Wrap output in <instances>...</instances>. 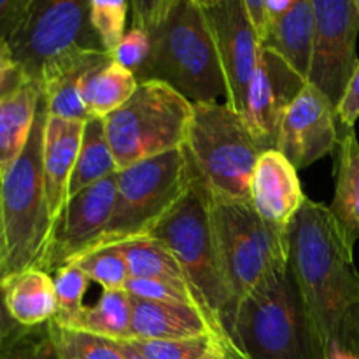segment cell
<instances>
[{
  "label": "cell",
  "mask_w": 359,
  "mask_h": 359,
  "mask_svg": "<svg viewBox=\"0 0 359 359\" xmlns=\"http://www.w3.org/2000/svg\"><path fill=\"white\" fill-rule=\"evenodd\" d=\"M356 241L330 205L307 198L287 235V263L309 323L325 353L359 358V270Z\"/></svg>",
  "instance_id": "1"
},
{
  "label": "cell",
  "mask_w": 359,
  "mask_h": 359,
  "mask_svg": "<svg viewBox=\"0 0 359 359\" xmlns=\"http://www.w3.org/2000/svg\"><path fill=\"white\" fill-rule=\"evenodd\" d=\"M146 237L170 249L210 321L233 344L230 330L237 304L221 262L209 193L195 172L186 195Z\"/></svg>",
  "instance_id": "2"
},
{
  "label": "cell",
  "mask_w": 359,
  "mask_h": 359,
  "mask_svg": "<svg viewBox=\"0 0 359 359\" xmlns=\"http://www.w3.org/2000/svg\"><path fill=\"white\" fill-rule=\"evenodd\" d=\"M151 51L137 81H161L189 102H226V84L203 7L177 0L149 32Z\"/></svg>",
  "instance_id": "3"
},
{
  "label": "cell",
  "mask_w": 359,
  "mask_h": 359,
  "mask_svg": "<svg viewBox=\"0 0 359 359\" xmlns=\"http://www.w3.org/2000/svg\"><path fill=\"white\" fill-rule=\"evenodd\" d=\"M230 335L244 359H326L290 270L237 302Z\"/></svg>",
  "instance_id": "4"
},
{
  "label": "cell",
  "mask_w": 359,
  "mask_h": 359,
  "mask_svg": "<svg viewBox=\"0 0 359 359\" xmlns=\"http://www.w3.org/2000/svg\"><path fill=\"white\" fill-rule=\"evenodd\" d=\"M48 118L44 95L30 139L16 161L0 174V216L6 256L4 276L25 269H42L53 235L42 172V142Z\"/></svg>",
  "instance_id": "5"
},
{
  "label": "cell",
  "mask_w": 359,
  "mask_h": 359,
  "mask_svg": "<svg viewBox=\"0 0 359 359\" xmlns=\"http://www.w3.org/2000/svg\"><path fill=\"white\" fill-rule=\"evenodd\" d=\"M189 165L212 200L248 202L263 153L242 114L226 102H196L184 146Z\"/></svg>",
  "instance_id": "6"
},
{
  "label": "cell",
  "mask_w": 359,
  "mask_h": 359,
  "mask_svg": "<svg viewBox=\"0 0 359 359\" xmlns=\"http://www.w3.org/2000/svg\"><path fill=\"white\" fill-rule=\"evenodd\" d=\"M193 119V102L161 81L139 83L132 97L104 118L118 170L182 149Z\"/></svg>",
  "instance_id": "7"
},
{
  "label": "cell",
  "mask_w": 359,
  "mask_h": 359,
  "mask_svg": "<svg viewBox=\"0 0 359 359\" xmlns=\"http://www.w3.org/2000/svg\"><path fill=\"white\" fill-rule=\"evenodd\" d=\"M191 179L184 147L118 170L111 221L93 249L146 237L186 195Z\"/></svg>",
  "instance_id": "8"
},
{
  "label": "cell",
  "mask_w": 359,
  "mask_h": 359,
  "mask_svg": "<svg viewBox=\"0 0 359 359\" xmlns=\"http://www.w3.org/2000/svg\"><path fill=\"white\" fill-rule=\"evenodd\" d=\"M210 200L214 233L235 304L287 266V235L279 233L251 202Z\"/></svg>",
  "instance_id": "9"
},
{
  "label": "cell",
  "mask_w": 359,
  "mask_h": 359,
  "mask_svg": "<svg viewBox=\"0 0 359 359\" xmlns=\"http://www.w3.org/2000/svg\"><path fill=\"white\" fill-rule=\"evenodd\" d=\"M14 60L39 84L49 67L84 51H105L91 23V0H32L9 39Z\"/></svg>",
  "instance_id": "10"
},
{
  "label": "cell",
  "mask_w": 359,
  "mask_h": 359,
  "mask_svg": "<svg viewBox=\"0 0 359 359\" xmlns=\"http://www.w3.org/2000/svg\"><path fill=\"white\" fill-rule=\"evenodd\" d=\"M314 49L309 83L339 105L358 65L359 11L353 0H312Z\"/></svg>",
  "instance_id": "11"
},
{
  "label": "cell",
  "mask_w": 359,
  "mask_h": 359,
  "mask_svg": "<svg viewBox=\"0 0 359 359\" xmlns=\"http://www.w3.org/2000/svg\"><path fill=\"white\" fill-rule=\"evenodd\" d=\"M203 13L216 42L226 84V104L242 114L249 84L258 67L262 41L244 0H221L203 7Z\"/></svg>",
  "instance_id": "12"
},
{
  "label": "cell",
  "mask_w": 359,
  "mask_h": 359,
  "mask_svg": "<svg viewBox=\"0 0 359 359\" xmlns=\"http://www.w3.org/2000/svg\"><path fill=\"white\" fill-rule=\"evenodd\" d=\"M337 105L312 83H305L280 121L277 147L297 170L330 156L339 147Z\"/></svg>",
  "instance_id": "13"
},
{
  "label": "cell",
  "mask_w": 359,
  "mask_h": 359,
  "mask_svg": "<svg viewBox=\"0 0 359 359\" xmlns=\"http://www.w3.org/2000/svg\"><path fill=\"white\" fill-rule=\"evenodd\" d=\"M116 174L70 196L55 224L42 270L51 273L74 262L104 237L116 202Z\"/></svg>",
  "instance_id": "14"
},
{
  "label": "cell",
  "mask_w": 359,
  "mask_h": 359,
  "mask_svg": "<svg viewBox=\"0 0 359 359\" xmlns=\"http://www.w3.org/2000/svg\"><path fill=\"white\" fill-rule=\"evenodd\" d=\"M307 81L273 49L262 46L258 67L245 97L244 118L262 151L276 149L280 121Z\"/></svg>",
  "instance_id": "15"
},
{
  "label": "cell",
  "mask_w": 359,
  "mask_h": 359,
  "mask_svg": "<svg viewBox=\"0 0 359 359\" xmlns=\"http://www.w3.org/2000/svg\"><path fill=\"white\" fill-rule=\"evenodd\" d=\"M305 200L293 163L277 149L263 151L249 184V202L256 214L273 230L290 235L291 223Z\"/></svg>",
  "instance_id": "16"
},
{
  "label": "cell",
  "mask_w": 359,
  "mask_h": 359,
  "mask_svg": "<svg viewBox=\"0 0 359 359\" xmlns=\"http://www.w3.org/2000/svg\"><path fill=\"white\" fill-rule=\"evenodd\" d=\"M84 123L55 118L49 114L46 118L42 172H44L46 198H48L53 230L69 202V184L76 167Z\"/></svg>",
  "instance_id": "17"
},
{
  "label": "cell",
  "mask_w": 359,
  "mask_h": 359,
  "mask_svg": "<svg viewBox=\"0 0 359 359\" xmlns=\"http://www.w3.org/2000/svg\"><path fill=\"white\" fill-rule=\"evenodd\" d=\"M107 56V51H84L49 67L39 79L48 114L83 123L91 118L83 100V81Z\"/></svg>",
  "instance_id": "18"
},
{
  "label": "cell",
  "mask_w": 359,
  "mask_h": 359,
  "mask_svg": "<svg viewBox=\"0 0 359 359\" xmlns=\"http://www.w3.org/2000/svg\"><path fill=\"white\" fill-rule=\"evenodd\" d=\"M2 300L7 312L23 328L48 325L58 312L53 276L42 269H25L2 276Z\"/></svg>",
  "instance_id": "19"
},
{
  "label": "cell",
  "mask_w": 359,
  "mask_h": 359,
  "mask_svg": "<svg viewBox=\"0 0 359 359\" xmlns=\"http://www.w3.org/2000/svg\"><path fill=\"white\" fill-rule=\"evenodd\" d=\"M262 46L273 49L307 81L314 49L312 0H297L287 13L272 21Z\"/></svg>",
  "instance_id": "20"
},
{
  "label": "cell",
  "mask_w": 359,
  "mask_h": 359,
  "mask_svg": "<svg viewBox=\"0 0 359 359\" xmlns=\"http://www.w3.org/2000/svg\"><path fill=\"white\" fill-rule=\"evenodd\" d=\"M41 100V86L28 81L18 93L0 104V174L27 147Z\"/></svg>",
  "instance_id": "21"
},
{
  "label": "cell",
  "mask_w": 359,
  "mask_h": 359,
  "mask_svg": "<svg viewBox=\"0 0 359 359\" xmlns=\"http://www.w3.org/2000/svg\"><path fill=\"white\" fill-rule=\"evenodd\" d=\"M332 212L353 241L359 238V140L354 128L340 126L337 147L335 195Z\"/></svg>",
  "instance_id": "22"
},
{
  "label": "cell",
  "mask_w": 359,
  "mask_h": 359,
  "mask_svg": "<svg viewBox=\"0 0 359 359\" xmlns=\"http://www.w3.org/2000/svg\"><path fill=\"white\" fill-rule=\"evenodd\" d=\"M139 86L137 76L111 58L93 67L83 81V100L90 116L107 118L121 107Z\"/></svg>",
  "instance_id": "23"
},
{
  "label": "cell",
  "mask_w": 359,
  "mask_h": 359,
  "mask_svg": "<svg viewBox=\"0 0 359 359\" xmlns=\"http://www.w3.org/2000/svg\"><path fill=\"white\" fill-rule=\"evenodd\" d=\"M116 172H118V165H116L111 144L107 140L104 118L91 116L84 123L83 139H81L76 167H74L69 184V198L111 177Z\"/></svg>",
  "instance_id": "24"
},
{
  "label": "cell",
  "mask_w": 359,
  "mask_h": 359,
  "mask_svg": "<svg viewBox=\"0 0 359 359\" xmlns=\"http://www.w3.org/2000/svg\"><path fill=\"white\" fill-rule=\"evenodd\" d=\"M65 328L81 330L111 340H128L132 332V297L126 290H104L95 305L81 311Z\"/></svg>",
  "instance_id": "25"
},
{
  "label": "cell",
  "mask_w": 359,
  "mask_h": 359,
  "mask_svg": "<svg viewBox=\"0 0 359 359\" xmlns=\"http://www.w3.org/2000/svg\"><path fill=\"white\" fill-rule=\"evenodd\" d=\"M119 249L126 259L130 279H153L188 284L177 258L160 241H154L151 237L135 238V241L119 244Z\"/></svg>",
  "instance_id": "26"
},
{
  "label": "cell",
  "mask_w": 359,
  "mask_h": 359,
  "mask_svg": "<svg viewBox=\"0 0 359 359\" xmlns=\"http://www.w3.org/2000/svg\"><path fill=\"white\" fill-rule=\"evenodd\" d=\"M49 333L60 359H125L118 342L49 321Z\"/></svg>",
  "instance_id": "27"
},
{
  "label": "cell",
  "mask_w": 359,
  "mask_h": 359,
  "mask_svg": "<svg viewBox=\"0 0 359 359\" xmlns=\"http://www.w3.org/2000/svg\"><path fill=\"white\" fill-rule=\"evenodd\" d=\"M74 263L86 273L88 279L100 284L102 290H125L130 280L128 266L119 245L88 251L74 259Z\"/></svg>",
  "instance_id": "28"
},
{
  "label": "cell",
  "mask_w": 359,
  "mask_h": 359,
  "mask_svg": "<svg viewBox=\"0 0 359 359\" xmlns=\"http://www.w3.org/2000/svg\"><path fill=\"white\" fill-rule=\"evenodd\" d=\"M51 276L58 302V312L53 321L60 326H70L84 309L83 300L91 280L74 262L55 269Z\"/></svg>",
  "instance_id": "29"
},
{
  "label": "cell",
  "mask_w": 359,
  "mask_h": 359,
  "mask_svg": "<svg viewBox=\"0 0 359 359\" xmlns=\"http://www.w3.org/2000/svg\"><path fill=\"white\" fill-rule=\"evenodd\" d=\"M0 359H60L49 326L20 328L0 347Z\"/></svg>",
  "instance_id": "30"
},
{
  "label": "cell",
  "mask_w": 359,
  "mask_h": 359,
  "mask_svg": "<svg viewBox=\"0 0 359 359\" xmlns=\"http://www.w3.org/2000/svg\"><path fill=\"white\" fill-rule=\"evenodd\" d=\"M128 6V0H91V23L109 55L126 34Z\"/></svg>",
  "instance_id": "31"
},
{
  "label": "cell",
  "mask_w": 359,
  "mask_h": 359,
  "mask_svg": "<svg viewBox=\"0 0 359 359\" xmlns=\"http://www.w3.org/2000/svg\"><path fill=\"white\" fill-rule=\"evenodd\" d=\"M125 290L128 291L132 297L144 298V300L189 305V307H196L200 309V311L205 312L203 305L200 304L198 297H196L195 291H193L188 284L167 283V280H153V279H130ZM221 335H223V333H221ZM224 339H226V337H224Z\"/></svg>",
  "instance_id": "32"
},
{
  "label": "cell",
  "mask_w": 359,
  "mask_h": 359,
  "mask_svg": "<svg viewBox=\"0 0 359 359\" xmlns=\"http://www.w3.org/2000/svg\"><path fill=\"white\" fill-rule=\"evenodd\" d=\"M214 340L216 339L205 337V339L191 340H126V342L132 344L147 359H202Z\"/></svg>",
  "instance_id": "33"
},
{
  "label": "cell",
  "mask_w": 359,
  "mask_h": 359,
  "mask_svg": "<svg viewBox=\"0 0 359 359\" xmlns=\"http://www.w3.org/2000/svg\"><path fill=\"white\" fill-rule=\"evenodd\" d=\"M151 51V37L140 28H128L119 44L112 49L111 58L130 72L137 74L146 63Z\"/></svg>",
  "instance_id": "34"
},
{
  "label": "cell",
  "mask_w": 359,
  "mask_h": 359,
  "mask_svg": "<svg viewBox=\"0 0 359 359\" xmlns=\"http://www.w3.org/2000/svg\"><path fill=\"white\" fill-rule=\"evenodd\" d=\"M132 9V27L149 34L163 21L177 0H128Z\"/></svg>",
  "instance_id": "35"
},
{
  "label": "cell",
  "mask_w": 359,
  "mask_h": 359,
  "mask_svg": "<svg viewBox=\"0 0 359 359\" xmlns=\"http://www.w3.org/2000/svg\"><path fill=\"white\" fill-rule=\"evenodd\" d=\"M337 114H339L340 126L344 128H354L359 119V62L337 105Z\"/></svg>",
  "instance_id": "36"
},
{
  "label": "cell",
  "mask_w": 359,
  "mask_h": 359,
  "mask_svg": "<svg viewBox=\"0 0 359 359\" xmlns=\"http://www.w3.org/2000/svg\"><path fill=\"white\" fill-rule=\"evenodd\" d=\"M32 0H0V37L9 41Z\"/></svg>",
  "instance_id": "37"
},
{
  "label": "cell",
  "mask_w": 359,
  "mask_h": 359,
  "mask_svg": "<svg viewBox=\"0 0 359 359\" xmlns=\"http://www.w3.org/2000/svg\"><path fill=\"white\" fill-rule=\"evenodd\" d=\"M28 81H30V77L25 74V70L20 65H14L13 69L0 74V104L13 97L14 93H18Z\"/></svg>",
  "instance_id": "38"
},
{
  "label": "cell",
  "mask_w": 359,
  "mask_h": 359,
  "mask_svg": "<svg viewBox=\"0 0 359 359\" xmlns=\"http://www.w3.org/2000/svg\"><path fill=\"white\" fill-rule=\"evenodd\" d=\"M244 6L248 9L249 18L258 32L259 41H265L266 30H269V14H266V0H244Z\"/></svg>",
  "instance_id": "39"
},
{
  "label": "cell",
  "mask_w": 359,
  "mask_h": 359,
  "mask_svg": "<svg viewBox=\"0 0 359 359\" xmlns=\"http://www.w3.org/2000/svg\"><path fill=\"white\" fill-rule=\"evenodd\" d=\"M2 276H4V272L0 270V280H2ZM18 328H20V325L13 321V318H11L9 312H7L6 305H4L2 287H0V347L7 342V339H9V337L13 335Z\"/></svg>",
  "instance_id": "40"
},
{
  "label": "cell",
  "mask_w": 359,
  "mask_h": 359,
  "mask_svg": "<svg viewBox=\"0 0 359 359\" xmlns=\"http://www.w3.org/2000/svg\"><path fill=\"white\" fill-rule=\"evenodd\" d=\"M14 65H18L16 60H14L13 49L7 39L0 37V74L6 72V70L13 69Z\"/></svg>",
  "instance_id": "41"
},
{
  "label": "cell",
  "mask_w": 359,
  "mask_h": 359,
  "mask_svg": "<svg viewBox=\"0 0 359 359\" xmlns=\"http://www.w3.org/2000/svg\"><path fill=\"white\" fill-rule=\"evenodd\" d=\"M202 359H230V353H228V349L223 344L214 340L212 346H210L209 351L203 354Z\"/></svg>",
  "instance_id": "42"
},
{
  "label": "cell",
  "mask_w": 359,
  "mask_h": 359,
  "mask_svg": "<svg viewBox=\"0 0 359 359\" xmlns=\"http://www.w3.org/2000/svg\"><path fill=\"white\" fill-rule=\"evenodd\" d=\"M114 342H118L119 351H121L123 358L125 359H147L142 353H140V351H137L135 347H133L130 342H126V340H114Z\"/></svg>",
  "instance_id": "43"
},
{
  "label": "cell",
  "mask_w": 359,
  "mask_h": 359,
  "mask_svg": "<svg viewBox=\"0 0 359 359\" xmlns=\"http://www.w3.org/2000/svg\"><path fill=\"white\" fill-rule=\"evenodd\" d=\"M4 256H6V241H4V226H2V216H0V270L4 265ZM4 272V270H2Z\"/></svg>",
  "instance_id": "44"
},
{
  "label": "cell",
  "mask_w": 359,
  "mask_h": 359,
  "mask_svg": "<svg viewBox=\"0 0 359 359\" xmlns=\"http://www.w3.org/2000/svg\"><path fill=\"white\" fill-rule=\"evenodd\" d=\"M328 358H330V359H359L358 356H354V354L342 353V351H333V353L330 354Z\"/></svg>",
  "instance_id": "45"
},
{
  "label": "cell",
  "mask_w": 359,
  "mask_h": 359,
  "mask_svg": "<svg viewBox=\"0 0 359 359\" xmlns=\"http://www.w3.org/2000/svg\"><path fill=\"white\" fill-rule=\"evenodd\" d=\"M195 2L198 4V6L207 7V6H212V4H216V2H221V0H195Z\"/></svg>",
  "instance_id": "46"
},
{
  "label": "cell",
  "mask_w": 359,
  "mask_h": 359,
  "mask_svg": "<svg viewBox=\"0 0 359 359\" xmlns=\"http://www.w3.org/2000/svg\"><path fill=\"white\" fill-rule=\"evenodd\" d=\"M353 2H354V6H356V9L359 11V0H353Z\"/></svg>",
  "instance_id": "47"
},
{
  "label": "cell",
  "mask_w": 359,
  "mask_h": 359,
  "mask_svg": "<svg viewBox=\"0 0 359 359\" xmlns=\"http://www.w3.org/2000/svg\"><path fill=\"white\" fill-rule=\"evenodd\" d=\"M326 359H330V358H326Z\"/></svg>",
  "instance_id": "48"
}]
</instances>
